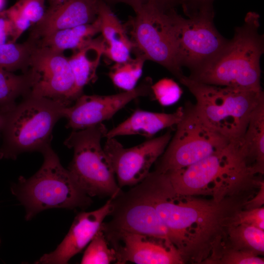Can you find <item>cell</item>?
<instances>
[{
    "instance_id": "1",
    "label": "cell",
    "mask_w": 264,
    "mask_h": 264,
    "mask_svg": "<svg viewBox=\"0 0 264 264\" xmlns=\"http://www.w3.org/2000/svg\"><path fill=\"white\" fill-rule=\"evenodd\" d=\"M251 188L240 185L204 199L177 194L164 174H154L146 182L149 196L184 263L203 264L225 243L236 215L251 198Z\"/></svg>"
},
{
    "instance_id": "2",
    "label": "cell",
    "mask_w": 264,
    "mask_h": 264,
    "mask_svg": "<svg viewBox=\"0 0 264 264\" xmlns=\"http://www.w3.org/2000/svg\"><path fill=\"white\" fill-rule=\"evenodd\" d=\"M259 19L258 13L248 12L243 24L235 28L233 38L220 54L188 77L211 85L263 91L260 62L264 37L259 33Z\"/></svg>"
},
{
    "instance_id": "3",
    "label": "cell",
    "mask_w": 264,
    "mask_h": 264,
    "mask_svg": "<svg viewBox=\"0 0 264 264\" xmlns=\"http://www.w3.org/2000/svg\"><path fill=\"white\" fill-rule=\"evenodd\" d=\"M68 103L30 93L2 115L0 159H15L23 153H42L51 146L52 132Z\"/></svg>"
},
{
    "instance_id": "4",
    "label": "cell",
    "mask_w": 264,
    "mask_h": 264,
    "mask_svg": "<svg viewBox=\"0 0 264 264\" xmlns=\"http://www.w3.org/2000/svg\"><path fill=\"white\" fill-rule=\"evenodd\" d=\"M40 169L29 178L21 176L12 185V193L25 209L26 220L51 208L85 209L92 202L65 169L56 153L49 147L43 153Z\"/></svg>"
},
{
    "instance_id": "5",
    "label": "cell",
    "mask_w": 264,
    "mask_h": 264,
    "mask_svg": "<svg viewBox=\"0 0 264 264\" xmlns=\"http://www.w3.org/2000/svg\"><path fill=\"white\" fill-rule=\"evenodd\" d=\"M179 81L195 98L206 122L231 141L242 138L253 111L264 99L263 91L208 85L185 75Z\"/></svg>"
},
{
    "instance_id": "6",
    "label": "cell",
    "mask_w": 264,
    "mask_h": 264,
    "mask_svg": "<svg viewBox=\"0 0 264 264\" xmlns=\"http://www.w3.org/2000/svg\"><path fill=\"white\" fill-rule=\"evenodd\" d=\"M103 123L73 131L64 144L74 154L68 170L79 188L90 197L112 198L122 190L101 146L108 132Z\"/></svg>"
},
{
    "instance_id": "7",
    "label": "cell",
    "mask_w": 264,
    "mask_h": 264,
    "mask_svg": "<svg viewBox=\"0 0 264 264\" xmlns=\"http://www.w3.org/2000/svg\"><path fill=\"white\" fill-rule=\"evenodd\" d=\"M174 135L156 160L155 171L160 173L180 169L216 154L231 142L210 127L195 104L186 102Z\"/></svg>"
},
{
    "instance_id": "8",
    "label": "cell",
    "mask_w": 264,
    "mask_h": 264,
    "mask_svg": "<svg viewBox=\"0 0 264 264\" xmlns=\"http://www.w3.org/2000/svg\"><path fill=\"white\" fill-rule=\"evenodd\" d=\"M173 35L176 57L182 68L195 72L212 61L222 51L229 40L223 37L214 23L213 6L187 14L185 18L173 8L168 10Z\"/></svg>"
},
{
    "instance_id": "9",
    "label": "cell",
    "mask_w": 264,
    "mask_h": 264,
    "mask_svg": "<svg viewBox=\"0 0 264 264\" xmlns=\"http://www.w3.org/2000/svg\"><path fill=\"white\" fill-rule=\"evenodd\" d=\"M247 172L236 141L192 165L165 174L177 194L195 196L210 192L208 187L211 184H215L217 192Z\"/></svg>"
},
{
    "instance_id": "10",
    "label": "cell",
    "mask_w": 264,
    "mask_h": 264,
    "mask_svg": "<svg viewBox=\"0 0 264 264\" xmlns=\"http://www.w3.org/2000/svg\"><path fill=\"white\" fill-rule=\"evenodd\" d=\"M132 41L145 59L156 62L179 80L184 75L178 65L169 9L150 1L133 8Z\"/></svg>"
},
{
    "instance_id": "11",
    "label": "cell",
    "mask_w": 264,
    "mask_h": 264,
    "mask_svg": "<svg viewBox=\"0 0 264 264\" xmlns=\"http://www.w3.org/2000/svg\"><path fill=\"white\" fill-rule=\"evenodd\" d=\"M110 220L102 226L104 232L124 231L152 236L172 243L157 215L143 181L127 192L112 197Z\"/></svg>"
},
{
    "instance_id": "12",
    "label": "cell",
    "mask_w": 264,
    "mask_h": 264,
    "mask_svg": "<svg viewBox=\"0 0 264 264\" xmlns=\"http://www.w3.org/2000/svg\"><path fill=\"white\" fill-rule=\"evenodd\" d=\"M172 131L131 148L124 147L115 138L107 139L103 149L121 188L136 185L146 177L166 148Z\"/></svg>"
},
{
    "instance_id": "13",
    "label": "cell",
    "mask_w": 264,
    "mask_h": 264,
    "mask_svg": "<svg viewBox=\"0 0 264 264\" xmlns=\"http://www.w3.org/2000/svg\"><path fill=\"white\" fill-rule=\"evenodd\" d=\"M35 76L31 94L59 100L72 105L75 101V82L68 58L63 53L37 44L29 67Z\"/></svg>"
},
{
    "instance_id": "14",
    "label": "cell",
    "mask_w": 264,
    "mask_h": 264,
    "mask_svg": "<svg viewBox=\"0 0 264 264\" xmlns=\"http://www.w3.org/2000/svg\"><path fill=\"white\" fill-rule=\"evenodd\" d=\"M152 82L147 78L134 89L109 95H84L64 108L66 128L77 131L92 127L110 119L130 102L139 97H153Z\"/></svg>"
},
{
    "instance_id": "15",
    "label": "cell",
    "mask_w": 264,
    "mask_h": 264,
    "mask_svg": "<svg viewBox=\"0 0 264 264\" xmlns=\"http://www.w3.org/2000/svg\"><path fill=\"white\" fill-rule=\"evenodd\" d=\"M103 232L110 245L115 251L116 264H184L176 247L165 240L124 231Z\"/></svg>"
},
{
    "instance_id": "16",
    "label": "cell",
    "mask_w": 264,
    "mask_h": 264,
    "mask_svg": "<svg viewBox=\"0 0 264 264\" xmlns=\"http://www.w3.org/2000/svg\"><path fill=\"white\" fill-rule=\"evenodd\" d=\"M112 208L111 198L99 209L82 212L75 217L66 235L56 249L43 255L35 264H66L80 252L101 229Z\"/></svg>"
},
{
    "instance_id": "17",
    "label": "cell",
    "mask_w": 264,
    "mask_h": 264,
    "mask_svg": "<svg viewBox=\"0 0 264 264\" xmlns=\"http://www.w3.org/2000/svg\"><path fill=\"white\" fill-rule=\"evenodd\" d=\"M99 0H68L49 6L43 19L33 26L29 39L37 41L57 30L93 22L97 18Z\"/></svg>"
},
{
    "instance_id": "18",
    "label": "cell",
    "mask_w": 264,
    "mask_h": 264,
    "mask_svg": "<svg viewBox=\"0 0 264 264\" xmlns=\"http://www.w3.org/2000/svg\"><path fill=\"white\" fill-rule=\"evenodd\" d=\"M183 113V107H179L172 113L137 110L123 122L108 131L105 137L108 139L118 136L139 134L151 138L162 130L176 126Z\"/></svg>"
},
{
    "instance_id": "19",
    "label": "cell",
    "mask_w": 264,
    "mask_h": 264,
    "mask_svg": "<svg viewBox=\"0 0 264 264\" xmlns=\"http://www.w3.org/2000/svg\"><path fill=\"white\" fill-rule=\"evenodd\" d=\"M239 152L252 174L264 172V99L253 111L246 130L239 140Z\"/></svg>"
},
{
    "instance_id": "20",
    "label": "cell",
    "mask_w": 264,
    "mask_h": 264,
    "mask_svg": "<svg viewBox=\"0 0 264 264\" xmlns=\"http://www.w3.org/2000/svg\"><path fill=\"white\" fill-rule=\"evenodd\" d=\"M98 16L101 33L105 43L104 54L115 63L130 60L134 45L127 35L123 25L105 3L100 2Z\"/></svg>"
},
{
    "instance_id": "21",
    "label": "cell",
    "mask_w": 264,
    "mask_h": 264,
    "mask_svg": "<svg viewBox=\"0 0 264 264\" xmlns=\"http://www.w3.org/2000/svg\"><path fill=\"white\" fill-rule=\"evenodd\" d=\"M105 43L102 37L92 39L68 58L75 82L74 98L82 94L84 88L97 80L96 71L104 54Z\"/></svg>"
},
{
    "instance_id": "22",
    "label": "cell",
    "mask_w": 264,
    "mask_h": 264,
    "mask_svg": "<svg viewBox=\"0 0 264 264\" xmlns=\"http://www.w3.org/2000/svg\"><path fill=\"white\" fill-rule=\"evenodd\" d=\"M101 32V20L97 18L91 23L61 29L35 41L37 44L63 53L66 50H79Z\"/></svg>"
},
{
    "instance_id": "23",
    "label": "cell",
    "mask_w": 264,
    "mask_h": 264,
    "mask_svg": "<svg viewBox=\"0 0 264 264\" xmlns=\"http://www.w3.org/2000/svg\"><path fill=\"white\" fill-rule=\"evenodd\" d=\"M35 83V76L29 69L22 75L0 69V112H5L16 105L20 96L29 94Z\"/></svg>"
},
{
    "instance_id": "24",
    "label": "cell",
    "mask_w": 264,
    "mask_h": 264,
    "mask_svg": "<svg viewBox=\"0 0 264 264\" xmlns=\"http://www.w3.org/2000/svg\"><path fill=\"white\" fill-rule=\"evenodd\" d=\"M46 0H19L5 10L12 26L15 41L29 27L39 22L47 9Z\"/></svg>"
},
{
    "instance_id": "25",
    "label": "cell",
    "mask_w": 264,
    "mask_h": 264,
    "mask_svg": "<svg viewBox=\"0 0 264 264\" xmlns=\"http://www.w3.org/2000/svg\"><path fill=\"white\" fill-rule=\"evenodd\" d=\"M223 246L257 256L263 255L264 230L245 224L232 225L229 228L226 241Z\"/></svg>"
},
{
    "instance_id": "26",
    "label": "cell",
    "mask_w": 264,
    "mask_h": 264,
    "mask_svg": "<svg viewBox=\"0 0 264 264\" xmlns=\"http://www.w3.org/2000/svg\"><path fill=\"white\" fill-rule=\"evenodd\" d=\"M36 45L29 39L22 44L9 43L0 44V69L9 71L29 69L31 56Z\"/></svg>"
},
{
    "instance_id": "27",
    "label": "cell",
    "mask_w": 264,
    "mask_h": 264,
    "mask_svg": "<svg viewBox=\"0 0 264 264\" xmlns=\"http://www.w3.org/2000/svg\"><path fill=\"white\" fill-rule=\"evenodd\" d=\"M146 60L141 55L135 59L115 63L110 68L109 75L113 84L125 91L134 89L140 78L144 62Z\"/></svg>"
},
{
    "instance_id": "28",
    "label": "cell",
    "mask_w": 264,
    "mask_h": 264,
    "mask_svg": "<svg viewBox=\"0 0 264 264\" xmlns=\"http://www.w3.org/2000/svg\"><path fill=\"white\" fill-rule=\"evenodd\" d=\"M116 254L110 246L102 228L97 233L85 250L82 264H109L116 262Z\"/></svg>"
},
{
    "instance_id": "29",
    "label": "cell",
    "mask_w": 264,
    "mask_h": 264,
    "mask_svg": "<svg viewBox=\"0 0 264 264\" xmlns=\"http://www.w3.org/2000/svg\"><path fill=\"white\" fill-rule=\"evenodd\" d=\"M203 264H264L263 258L250 252L223 246Z\"/></svg>"
},
{
    "instance_id": "30",
    "label": "cell",
    "mask_w": 264,
    "mask_h": 264,
    "mask_svg": "<svg viewBox=\"0 0 264 264\" xmlns=\"http://www.w3.org/2000/svg\"><path fill=\"white\" fill-rule=\"evenodd\" d=\"M153 97L163 106L174 105L180 98L182 90L174 80L163 78L152 85Z\"/></svg>"
},
{
    "instance_id": "31",
    "label": "cell",
    "mask_w": 264,
    "mask_h": 264,
    "mask_svg": "<svg viewBox=\"0 0 264 264\" xmlns=\"http://www.w3.org/2000/svg\"><path fill=\"white\" fill-rule=\"evenodd\" d=\"M245 224L264 230V207L243 209L235 216L233 225Z\"/></svg>"
},
{
    "instance_id": "32",
    "label": "cell",
    "mask_w": 264,
    "mask_h": 264,
    "mask_svg": "<svg viewBox=\"0 0 264 264\" xmlns=\"http://www.w3.org/2000/svg\"><path fill=\"white\" fill-rule=\"evenodd\" d=\"M11 22L5 10L0 12V44L15 43Z\"/></svg>"
},
{
    "instance_id": "33",
    "label": "cell",
    "mask_w": 264,
    "mask_h": 264,
    "mask_svg": "<svg viewBox=\"0 0 264 264\" xmlns=\"http://www.w3.org/2000/svg\"><path fill=\"white\" fill-rule=\"evenodd\" d=\"M214 0H182L181 4L185 14L204 7L213 6Z\"/></svg>"
},
{
    "instance_id": "34",
    "label": "cell",
    "mask_w": 264,
    "mask_h": 264,
    "mask_svg": "<svg viewBox=\"0 0 264 264\" xmlns=\"http://www.w3.org/2000/svg\"><path fill=\"white\" fill-rule=\"evenodd\" d=\"M116 1L126 3L131 5L133 9L135 7L152 1L154 2L166 9L173 8L172 6L176 3H181L182 0H113Z\"/></svg>"
},
{
    "instance_id": "35",
    "label": "cell",
    "mask_w": 264,
    "mask_h": 264,
    "mask_svg": "<svg viewBox=\"0 0 264 264\" xmlns=\"http://www.w3.org/2000/svg\"><path fill=\"white\" fill-rule=\"evenodd\" d=\"M264 184L263 182L260 189L256 196L247 200L244 205V209H251L264 206Z\"/></svg>"
},
{
    "instance_id": "36",
    "label": "cell",
    "mask_w": 264,
    "mask_h": 264,
    "mask_svg": "<svg viewBox=\"0 0 264 264\" xmlns=\"http://www.w3.org/2000/svg\"><path fill=\"white\" fill-rule=\"evenodd\" d=\"M50 3V6H54L61 4L68 0H48Z\"/></svg>"
},
{
    "instance_id": "37",
    "label": "cell",
    "mask_w": 264,
    "mask_h": 264,
    "mask_svg": "<svg viewBox=\"0 0 264 264\" xmlns=\"http://www.w3.org/2000/svg\"><path fill=\"white\" fill-rule=\"evenodd\" d=\"M3 123V118L2 114L0 112V133L1 132V129Z\"/></svg>"
},
{
    "instance_id": "38",
    "label": "cell",
    "mask_w": 264,
    "mask_h": 264,
    "mask_svg": "<svg viewBox=\"0 0 264 264\" xmlns=\"http://www.w3.org/2000/svg\"><path fill=\"white\" fill-rule=\"evenodd\" d=\"M5 3V0H0V12L1 11V10L2 9L4 6Z\"/></svg>"
},
{
    "instance_id": "39",
    "label": "cell",
    "mask_w": 264,
    "mask_h": 264,
    "mask_svg": "<svg viewBox=\"0 0 264 264\" xmlns=\"http://www.w3.org/2000/svg\"><path fill=\"white\" fill-rule=\"evenodd\" d=\"M0 242H1V241H0Z\"/></svg>"
}]
</instances>
